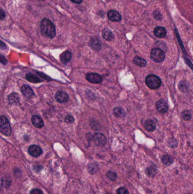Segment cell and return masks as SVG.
I'll return each mask as SVG.
<instances>
[{
	"label": "cell",
	"instance_id": "obj_35",
	"mask_svg": "<svg viewBox=\"0 0 193 194\" xmlns=\"http://www.w3.org/2000/svg\"><path fill=\"white\" fill-rule=\"evenodd\" d=\"M73 2H74L75 4H80L82 3L83 0H71Z\"/></svg>",
	"mask_w": 193,
	"mask_h": 194
},
{
	"label": "cell",
	"instance_id": "obj_36",
	"mask_svg": "<svg viewBox=\"0 0 193 194\" xmlns=\"http://www.w3.org/2000/svg\"><path fill=\"white\" fill-rule=\"evenodd\" d=\"M6 47V46H5V44L4 43H3V41H1V49H5L4 47Z\"/></svg>",
	"mask_w": 193,
	"mask_h": 194
},
{
	"label": "cell",
	"instance_id": "obj_18",
	"mask_svg": "<svg viewBox=\"0 0 193 194\" xmlns=\"http://www.w3.org/2000/svg\"><path fill=\"white\" fill-rule=\"evenodd\" d=\"M102 36L104 39L108 41H111L114 39V35L111 31L108 29H104L102 33Z\"/></svg>",
	"mask_w": 193,
	"mask_h": 194
},
{
	"label": "cell",
	"instance_id": "obj_34",
	"mask_svg": "<svg viewBox=\"0 0 193 194\" xmlns=\"http://www.w3.org/2000/svg\"><path fill=\"white\" fill-rule=\"evenodd\" d=\"M1 62L3 64H6L7 63V60L5 58L4 56H1Z\"/></svg>",
	"mask_w": 193,
	"mask_h": 194
},
{
	"label": "cell",
	"instance_id": "obj_10",
	"mask_svg": "<svg viewBox=\"0 0 193 194\" xmlns=\"http://www.w3.org/2000/svg\"><path fill=\"white\" fill-rule=\"evenodd\" d=\"M21 91L23 95L27 98H31L34 95L33 90L27 85H24L21 87Z\"/></svg>",
	"mask_w": 193,
	"mask_h": 194
},
{
	"label": "cell",
	"instance_id": "obj_16",
	"mask_svg": "<svg viewBox=\"0 0 193 194\" xmlns=\"http://www.w3.org/2000/svg\"><path fill=\"white\" fill-rule=\"evenodd\" d=\"M144 127L149 132H153L156 129V124L153 120L148 119L145 122Z\"/></svg>",
	"mask_w": 193,
	"mask_h": 194
},
{
	"label": "cell",
	"instance_id": "obj_2",
	"mask_svg": "<svg viewBox=\"0 0 193 194\" xmlns=\"http://www.w3.org/2000/svg\"><path fill=\"white\" fill-rule=\"evenodd\" d=\"M145 83L147 86L151 89H157L161 85V79L154 74H150L146 78Z\"/></svg>",
	"mask_w": 193,
	"mask_h": 194
},
{
	"label": "cell",
	"instance_id": "obj_5",
	"mask_svg": "<svg viewBox=\"0 0 193 194\" xmlns=\"http://www.w3.org/2000/svg\"><path fill=\"white\" fill-rule=\"evenodd\" d=\"M87 80L92 83H100L103 81V78L101 75L96 73H90L86 75Z\"/></svg>",
	"mask_w": 193,
	"mask_h": 194
},
{
	"label": "cell",
	"instance_id": "obj_32",
	"mask_svg": "<svg viewBox=\"0 0 193 194\" xmlns=\"http://www.w3.org/2000/svg\"><path fill=\"white\" fill-rule=\"evenodd\" d=\"M37 73L38 75H39V76H40L42 78H43L44 79H48V80H50V77H49L48 76H46L45 74H43V73H40V72H37Z\"/></svg>",
	"mask_w": 193,
	"mask_h": 194
},
{
	"label": "cell",
	"instance_id": "obj_7",
	"mask_svg": "<svg viewBox=\"0 0 193 194\" xmlns=\"http://www.w3.org/2000/svg\"><path fill=\"white\" fill-rule=\"evenodd\" d=\"M156 108L157 111L161 114H165L168 110V105L167 103L163 100H160L158 102H157Z\"/></svg>",
	"mask_w": 193,
	"mask_h": 194
},
{
	"label": "cell",
	"instance_id": "obj_4",
	"mask_svg": "<svg viewBox=\"0 0 193 194\" xmlns=\"http://www.w3.org/2000/svg\"><path fill=\"white\" fill-rule=\"evenodd\" d=\"M151 58L155 62H163L164 60L165 56L163 50L158 48H153L151 51Z\"/></svg>",
	"mask_w": 193,
	"mask_h": 194
},
{
	"label": "cell",
	"instance_id": "obj_14",
	"mask_svg": "<svg viewBox=\"0 0 193 194\" xmlns=\"http://www.w3.org/2000/svg\"><path fill=\"white\" fill-rule=\"evenodd\" d=\"M90 46L94 50L99 51L101 49L102 47L100 40H99L97 37H92L91 40Z\"/></svg>",
	"mask_w": 193,
	"mask_h": 194
},
{
	"label": "cell",
	"instance_id": "obj_1",
	"mask_svg": "<svg viewBox=\"0 0 193 194\" xmlns=\"http://www.w3.org/2000/svg\"><path fill=\"white\" fill-rule=\"evenodd\" d=\"M41 32L45 36L53 38L56 35V28L53 23L47 18L43 19L40 23Z\"/></svg>",
	"mask_w": 193,
	"mask_h": 194
},
{
	"label": "cell",
	"instance_id": "obj_11",
	"mask_svg": "<svg viewBox=\"0 0 193 194\" xmlns=\"http://www.w3.org/2000/svg\"><path fill=\"white\" fill-rule=\"evenodd\" d=\"M55 98L56 101L60 103H65L69 99V97L66 93L62 91H58L57 93H56Z\"/></svg>",
	"mask_w": 193,
	"mask_h": 194
},
{
	"label": "cell",
	"instance_id": "obj_24",
	"mask_svg": "<svg viewBox=\"0 0 193 194\" xmlns=\"http://www.w3.org/2000/svg\"><path fill=\"white\" fill-rule=\"evenodd\" d=\"M146 172L149 176L153 177L156 174V169L152 166H150L146 170Z\"/></svg>",
	"mask_w": 193,
	"mask_h": 194
},
{
	"label": "cell",
	"instance_id": "obj_12",
	"mask_svg": "<svg viewBox=\"0 0 193 194\" xmlns=\"http://www.w3.org/2000/svg\"><path fill=\"white\" fill-rule=\"evenodd\" d=\"M153 33L156 37L162 38V37H164L166 36L167 31L164 27L158 26L154 29Z\"/></svg>",
	"mask_w": 193,
	"mask_h": 194
},
{
	"label": "cell",
	"instance_id": "obj_21",
	"mask_svg": "<svg viewBox=\"0 0 193 194\" xmlns=\"http://www.w3.org/2000/svg\"><path fill=\"white\" fill-rule=\"evenodd\" d=\"M113 112H114V114L117 117H119V118H122L125 115V113L123 108L121 107L115 108L113 110Z\"/></svg>",
	"mask_w": 193,
	"mask_h": 194
},
{
	"label": "cell",
	"instance_id": "obj_15",
	"mask_svg": "<svg viewBox=\"0 0 193 194\" xmlns=\"http://www.w3.org/2000/svg\"><path fill=\"white\" fill-rule=\"evenodd\" d=\"M26 78L29 82L32 83H41V82L43 81V80L40 79V78H39L37 76L33 74V73H27L26 75Z\"/></svg>",
	"mask_w": 193,
	"mask_h": 194
},
{
	"label": "cell",
	"instance_id": "obj_3",
	"mask_svg": "<svg viewBox=\"0 0 193 194\" xmlns=\"http://www.w3.org/2000/svg\"><path fill=\"white\" fill-rule=\"evenodd\" d=\"M0 130L2 133L6 136H10L12 133V128L8 119L4 116L0 118Z\"/></svg>",
	"mask_w": 193,
	"mask_h": 194
},
{
	"label": "cell",
	"instance_id": "obj_17",
	"mask_svg": "<svg viewBox=\"0 0 193 194\" xmlns=\"http://www.w3.org/2000/svg\"><path fill=\"white\" fill-rule=\"evenodd\" d=\"M71 58V54L70 51H66L61 54L60 56V60L63 64H66L69 62Z\"/></svg>",
	"mask_w": 193,
	"mask_h": 194
},
{
	"label": "cell",
	"instance_id": "obj_26",
	"mask_svg": "<svg viewBox=\"0 0 193 194\" xmlns=\"http://www.w3.org/2000/svg\"><path fill=\"white\" fill-rule=\"evenodd\" d=\"M117 194H129L128 190L125 187H120L117 191Z\"/></svg>",
	"mask_w": 193,
	"mask_h": 194
},
{
	"label": "cell",
	"instance_id": "obj_20",
	"mask_svg": "<svg viewBox=\"0 0 193 194\" xmlns=\"http://www.w3.org/2000/svg\"><path fill=\"white\" fill-rule=\"evenodd\" d=\"M162 162L165 165L169 166L172 164L174 162L172 157L169 155H164L161 157Z\"/></svg>",
	"mask_w": 193,
	"mask_h": 194
},
{
	"label": "cell",
	"instance_id": "obj_33",
	"mask_svg": "<svg viewBox=\"0 0 193 194\" xmlns=\"http://www.w3.org/2000/svg\"><path fill=\"white\" fill-rule=\"evenodd\" d=\"M0 18H1V19H4L5 18V13L4 12V10H2V9H1V10H0Z\"/></svg>",
	"mask_w": 193,
	"mask_h": 194
},
{
	"label": "cell",
	"instance_id": "obj_6",
	"mask_svg": "<svg viewBox=\"0 0 193 194\" xmlns=\"http://www.w3.org/2000/svg\"><path fill=\"white\" fill-rule=\"evenodd\" d=\"M29 153L33 157H39L42 153V149L38 145H33L29 147Z\"/></svg>",
	"mask_w": 193,
	"mask_h": 194
},
{
	"label": "cell",
	"instance_id": "obj_8",
	"mask_svg": "<svg viewBox=\"0 0 193 194\" xmlns=\"http://www.w3.org/2000/svg\"><path fill=\"white\" fill-rule=\"evenodd\" d=\"M108 19L112 22H120L122 20V17L119 12L115 10H110L107 13Z\"/></svg>",
	"mask_w": 193,
	"mask_h": 194
},
{
	"label": "cell",
	"instance_id": "obj_13",
	"mask_svg": "<svg viewBox=\"0 0 193 194\" xmlns=\"http://www.w3.org/2000/svg\"><path fill=\"white\" fill-rule=\"evenodd\" d=\"M31 121L36 128H41L44 126V122L39 116L33 115L31 118Z\"/></svg>",
	"mask_w": 193,
	"mask_h": 194
},
{
	"label": "cell",
	"instance_id": "obj_30",
	"mask_svg": "<svg viewBox=\"0 0 193 194\" xmlns=\"http://www.w3.org/2000/svg\"><path fill=\"white\" fill-rule=\"evenodd\" d=\"M169 145L171 147V148H174L176 146H177V142L176 140L172 139H171L169 141Z\"/></svg>",
	"mask_w": 193,
	"mask_h": 194
},
{
	"label": "cell",
	"instance_id": "obj_29",
	"mask_svg": "<svg viewBox=\"0 0 193 194\" xmlns=\"http://www.w3.org/2000/svg\"><path fill=\"white\" fill-rule=\"evenodd\" d=\"M65 121L67 123H71L74 122V118L71 115H67L65 119Z\"/></svg>",
	"mask_w": 193,
	"mask_h": 194
},
{
	"label": "cell",
	"instance_id": "obj_19",
	"mask_svg": "<svg viewBox=\"0 0 193 194\" xmlns=\"http://www.w3.org/2000/svg\"><path fill=\"white\" fill-rule=\"evenodd\" d=\"M133 62L136 65H138V66H140V67H144V66H146L147 64L146 60H144L143 58L138 57V56H136L135 58H134Z\"/></svg>",
	"mask_w": 193,
	"mask_h": 194
},
{
	"label": "cell",
	"instance_id": "obj_9",
	"mask_svg": "<svg viewBox=\"0 0 193 194\" xmlns=\"http://www.w3.org/2000/svg\"><path fill=\"white\" fill-rule=\"evenodd\" d=\"M95 144L98 146H103L106 143V138L102 133H97L95 135L94 137Z\"/></svg>",
	"mask_w": 193,
	"mask_h": 194
},
{
	"label": "cell",
	"instance_id": "obj_31",
	"mask_svg": "<svg viewBox=\"0 0 193 194\" xmlns=\"http://www.w3.org/2000/svg\"><path fill=\"white\" fill-rule=\"evenodd\" d=\"M30 194H43V192L41 190L38 189H35L30 192Z\"/></svg>",
	"mask_w": 193,
	"mask_h": 194
},
{
	"label": "cell",
	"instance_id": "obj_27",
	"mask_svg": "<svg viewBox=\"0 0 193 194\" xmlns=\"http://www.w3.org/2000/svg\"><path fill=\"white\" fill-rule=\"evenodd\" d=\"M179 88L182 91H186L188 90V86H187V83L185 82H182L180 83L179 85Z\"/></svg>",
	"mask_w": 193,
	"mask_h": 194
},
{
	"label": "cell",
	"instance_id": "obj_22",
	"mask_svg": "<svg viewBox=\"0 0 193 194\" xmlns=\"http://www.w3.org/2000/svg\"><path fill=\"white\" fill-rule=\"evenodd\" d=\"M8 99L9 102L11 103H17L19 101V97L17 94L12 93L10 95H9Z\"/></svg>",
	"mask_w": 193,
	"mask_h": 194
},
{
	"label": "cell",
	"instance_id": "obj_28",
	"mask_svg": "<svg viewBox=\"0 0 193 194\" xmlns=\"http://www.w3.org/2000/svg\"><path fill=\"white\" fill-rule=\"evenodd\" d=\"M153 16L155 17V18L157 19V20H161V18H162V16L160 12L158 11V10H155L154 12H153Z\"/></svg>",
	"mask_w": 193,
	"mask_h": 194
},
{
	"label": "cell",
	"instance_id": "obj_23",
	"mask_svg": "<svg viewBox=\"0 0 193 194\" xmlns=\"http://www.w3.org/2000/svg\"><path fill=\"white\" fill-rule=\"evenodd\" d=\"M182 116L184 119L185 120H189L191 118V112L188 110H185L182 112Z\"/></svg>",
	"mask_w": 193,
	"mask_h": 194
},
{
	"label": "cell",
	"instance_id": "obj_25",
	"mask_svg": "<svg viewBox=\"0 0 193 194\" xmlns=\"http://www.w3.org/2000/svg\"><path fill=\"white\" fill-rule=\"evenodd\" d=\"M107 176L109 180L112 181H115V179H117V174L115 173V172H113V171H108V173H107Z\"/></svg>",
	"mask_w": 193,
	"mask_h": 194
}]
</instances>
